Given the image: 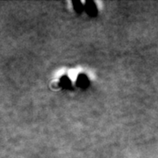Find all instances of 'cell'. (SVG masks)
I'll list each match as a JSON object with an SVG mask.
<instances>
[{
	"label": "cell",
	"mask_w": 158,
	"mask_h": 158,
	"mask_svg": "<svg viewBox=\"0 0 158 158\" xmlns=\"http://www.w3.org/2000/svg\"><path fill=\"white\" fill-rule=\"evenodd\" d=\"M85 5H86L85 6V10L89 13V15L94 16L97 13V9L95 6H94V4L91 3V2H86Z\"/></svg>",
	"instance_id": "obj_1"
},
{
	"label": "cell",
	"mask_w": 158,
	"mask_h": 158,
	"mask_svg": "<svg viewBox=\"0 0 158 158\" xmlns=\"http://www.w3.org/2000/svg\"><path fill=\"white\" fill-rule=\"evenodd\" d=\"M88 79L87 77H85V76H83V75H81V76H79L78 78H77V84H78V86L80 87H82V88H85L86 87L87 85H88Z\"/></svg>",
	"instance_id": "obj_2"
},
{
	"label": "cell",
	"mask_w": 158,
	"mask_h": 158,
	"mask_svg": "<svg viewBox=\"0 0 158 158\" xmlns=\"http://www.w3.org/2000/svg\"><path fill=\"white\" fill-rule=\"evenodd\" d=\"M61 84L64 88H69L70 87V79L67 77H64L62 78Z\"/></svg>",
	"instance_id": "obj_3"
},
{
	"label": "cell",
	"mask_w": 158,
	"mask_h": 158,
	"mask_svg": "<svg viewBox=\"0 0 158 158\" xmlns=\"http://www.w3.org/2000/svg\"><path fill=\"white\" fill-rule=\"evenodd\" d=\"M69 78L74 81V80L78 78V74H77V72L76 70L72 69V70H70L69 73Z\"/></svg>",
	"instance_id": "obj_4"
},
{
	"label": "cell",
	"mask_w": 158,
	"mask_h": 158,
	"mask_svg": "<svg viewBox=\"0 0 158 158\" xmlns=\"http://www.w3.org/2000/svg\"><path fill=\"white\" fill-rule=\"evenodd\" d=\"M73 5L74 7H75V9H76V11H82V6H81V2H73Z\"/></svg>",
	"instance_id": "obj_5"
}]
</instances>
